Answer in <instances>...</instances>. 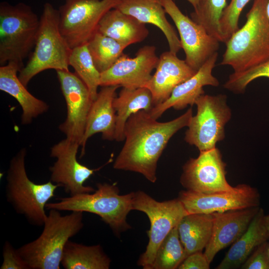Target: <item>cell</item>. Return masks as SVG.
Here are the masks:
<instances>
[{"label": "cell", "instance_id": "obj_1", "mask_svg": "<svg viewBox=\"0 0 269 269\" xmlns=\"http://www.w3.org/2000/svg\"><path fill=\"white\" fill-rule=\"evenodd\" d=\"M192 116L191 108L166 122H158L144 110L133 114L126 122L125 142L114 168L139 173L149 181L155 182L157 162L163 150L176 132L188 127Z\"/></svg>", "mask_w": 269, "mask_h": 269}, {"label": "cell", "instance_id": "obj_2", "mask_svg": "<svg viewBox=\"0 0 269 269\" xmlns=\"http://www.w3.org/2000/svg\"><path fill=\"white\" fill-rule=\"evenodd\" d=\"M268 0H254L244 25L225 43L220 65L240 73L269 60V19Z\"/></svg>", "mask_w": 269, "mask_h": 269}, {"label": "cell", "instance_id": "obj_3", "mask_svg": "<svg viewBox=\"0 0 269 269\" xmlns=\"http://www.w3.org/2000/svg\"><path fill=\"white\" fill-rule=\"evenodd\" d=\"M48 211L39 237L17 249L29 269H60L67 242L84 227L82 212L62 215L56 209Z\"/></svg>", "mask_w": 269, "mask_h": 269}, {"label": "cell", "instance_id": "obj_4", "mask_svg": "<svg viewBox=\"0 0 269 269\" xmlns=\"http://www.w3.org/2000/svg\"><path fill=\"white\" fill-rule=\"evenodd\" d=\"M26 153V149L22 148L10 160L6 176V199L29 224L43 226L47 215L46 205L60 187L50 180L41 184L31 181L25 167Z\"/></svg>", "mask_w": 269, "mask_h": 269}, {"label": "cell", "instance_id": "obj_5", "mask_svg": "<svg viewBox=\"0 0 269 269\" xmlns=\"http://www.w3.org/2000/svg\"><path fill=\"white\" fill-rule=\"evenodd\" d=\"M97 189L85 193L58 199L55 202H48L46 209L60 211H79L95 214L107 224L117 236L130 229L127 221L129 213L133 210L134 192L120 195L116 184L97 183Z\"/></svg>", "mask_w": 269, "mask_h": 269}, {"label": "cell", "instance_id": "obj_6", "mask_svg": "<svg viewBox=\"0 0 269 269\" xmlns=\"http://www.w3.org/2000/svg\"><path fill=\"white\" fill-rule=\"evenodd\" d=\"M60 13L51 3L44 4L33 51L18 78L26 87L36 75L48 69L69 70L72 50L60 28Z\"/></svg>", "mask_w": 269, "mask_h": 269}, {"label": "cell", "instance_id": "obj_7", "mask_svg": "<svg viewBox=\"0 0 269 269\" xmlns=\"http://www.w3.org/2000/svg\"><path fill=\"white\" fill-rule=\"evenodd\" d=\"M40 18L30 6L0 2V66L12 62L23 68V60L34 48Z\"/></svg>", "mask_w": 269, "mask_h": 269}, {"label": "cell", "instance_id": "obj_8", "mask_svg": "<svg viewBox=\"0 0 269 269\" xmlns=\"http://www.w3.org/2000/svg\"><path fill=\"white\" fill-rule=\"evenodd\" d=\"M132 205L133 210L142 212L147 216L150 224L147 231L148 243L137 265L144 269H152L160 245L188 213L178 198L159 202L142 191L134 192Z\"/></svg>", "mask_w": 269, "mask_h": 269}, {"label": "cell", "instance_id": "obj_9", "mask_svg": "<svg viewBox=\"0 0 269 269\" xmlns=\"http://www.w3.org/2000/svg\"><path fill=\"white\" fill-rule=\"evenodd\" d=\"M224 94H203L195 101L197 113L192 116L184 139L200 151L216 147L217 142L225 137V126L232 113Z\"/></svg>", "mask_w": 269, "mask_h": 269}, {"label": "cell", "instance_id": "obj_10", "mask_svg": "<svg viewBox=\"0 0 269 269\" xmlns=\"http://www.w3.org/2000/svg\"><path fill=\"white\" fill-rule=\"evenodd\" d=\"M120 0H66L60 6L61 32L72 49L87 43L97 31L100 21Z\"/></svg>", "mask_w": 269, "mask_h": 269}, {"label": "cell", "instance_id": "obj_11", "mask_svg": "<svg viewBox=\"0 0 269 269\" xmlns=\"http://www.w3.org/2000/svg\"><path fill=\"white\" fill-rule=\"evenodd\" d=\"M226 164L216 147L200 151L196 158H190L183 166L181 184L186 190L204 193L233 190L227 181Z\"/></svg>", "mask_w": 269, "mask_h": 269}, {"label": "cell", "instance_id": "obj_12", "mask_svg": "<svg viewBox=\"0 0 269 269\" xmlns=\"http://www.w3.org/2000/svg\"><path fill=\"white\" fill-rule=\"evenodd\" d=\"M165 12L173 21L179 33L185 61L197 71L214 53L218 52L220 41L205 29L184 14L173 0H163Z\"/></svg>", "mask_w": 269, "mask_h": 269}, {"label": "cell", "instance_id": "obj_13", "mask_svg": "<svg viewBox=\"0 0 269 269\" xmlns=\"http://www.w3.org/2000/svg\"><path fill=\"white\" fill-rule=\"evenodd\" d=\"M178 199L188 214H212L258 207L260 195L255 187L239 184L232 191L204 193L188 190L179 192Z\"/></svg>", "mask_w": 269, "mask_h": 269}, {"label": "cell", "instance_id": "obj_14", "mask_svg": "<svg viewBox=\"0 0 269 269\" xmlns=\"http://www.w3.org/2000/svg\"><path fill=\"white\" fill-rule=\"evenodd\" d=\"M56 71L67 107L66 119L59 129L66 138L81 145L93 101L87 86L75 73Z\"/></svg>", "mask_w": 269, "mask_h": 269}, {"label": "cell", "instance_id": "obj_15", "mask_svg": "<svg viewBox=\"0 0 269 269\" xmlns=\"http://www.w3.org/2000/svg\"><path fill=\"white\" fill-rule=\"evenodd\" d=\"M80 145L65 138L51 148L50 156L56 158L49 167L50 181L62 187L69 196L91 193L95 189L85 182L98 170L79 162L77 155Z\"/></svg>", "mask_w": 269, "mask_h": 269}, {"label": "cell", "instance_id": "obj_16", "mask_svg": "<svg viewBox=\"0 0 269 269\" xmlns=\"http://www.w3.org/2000/svg\"><path fill=\"white\" fill-rule=\"evenodd\" d=\"M158 60L155 47L153 45L141 47L134 57L123 53L109 69L101 73L100 86L145 87Z\"/></svg>", "mask_w": 269, "mask_h": 269}, {"label": "cell", "instance_id": "obj_17", "mask_svg": "<svg viewBox=\"0 0 269 269\" xmlns=\"http://www.w3.org/2000/svg\"><path fill=\"white\" fill-rule=\"evenodd\" d=\"M260 208L212 213V233L203 252L210 263L219 252L232 245L245 232Z\"/></svg>", "mask_w": 269, "mask_h": 269}, {"label": "cell", "instance_id": "obj_18", "mask_svg": "<svg viewBox=\"0 0 269 269\" xmlns=\"http://www.w3.org/2000/svg\"><path fill=\"white\" fill-rule=\"evenodd\" d=\"M218 56V52L211 56L194 75L177 86L167 100L154 106L149 112L150 115L157 120L169 108L180 110L188 105L192 106L200 96L205 94L204 86H218L219 82L212 74Z\"/></svg>", "mask_w": 269, "mask_h": 269}, {"label": "cell", "instance_id": "obj_19", "mask_svg": "<svg viewBox=\"0 0 269 269\" xmlns=\"http://www.w3.org/2000/svg\"><path fill=\"white\" fill-rule=\"evenodd\" d=\"M155 69L145 87L151 93L153 107L167 100L177 86L197 72L169 50L161 54Z\"/></svg>", "mask_w": 269, "mask_h": 269}, {"label": "cell", "instance_id": "obj_20", "mask_svg": "<svg viewBox=\"0 0 269 269\" xmlns=\"http://www.w3.org/2000/svg\"><path fill=\"white\" fill-rule=\"evenodd\" d=\"M119 86H102L89 111L84 134L81 143V156L85 153L89 138L97 133L102 134V138L112 140L115 138L116 112L113 102Z\"/></svg>", "mask_w": 269, "mask_h": 269}, {"label": "cell", "instance_id": "obj_21", "mask_svg": "<svg viewBox=\"0 0 269 269\" xmlns=\"http://www.w3.org/2000/svg\"><path fill=\"white\" fill-rule=\"evenodd\" d=\"M115 8L157 27L165 35L170 52L176 54L181 48L177 33L166 18L163 0H120Z\"/></svg>", "mask_w": 269, "mask_h": 269}, {"label": "cell", "instance_id": "obj_22", "mask_svg": "<svg viewBox=\"0 0 269 269\" xmlns=\"http://www.w3.org/2000/svg\"><path fill=\"white\" fill-rule=\"evenodd\" d=\"M21 68L17 63L10 62L0 67V90L13 97L22 109L21 123L30 124L34 119L45 113L49 109L48 104L32 95L18 78Z\"/></svg>", "mask_w": 269, "mask_h": 269}, {"label": "cell", "instance_id": "obj_23", "mask_svg": "<svg viewBox=\"0 0 269 269\" xmlns=\"http://www.w3.org/2000/svg\"><path fill=\"white\" fill-rule=\"evenodd\" d=\"M269 240L264 209L260 208L245 232L232 245L216 269H233L241 267L260 244Z\"/></svg>", "mask_w": 269, "mask_h": 269}, {"label": "cell", "instance_id": "obj_24", "mask_svg": "<svg viewBox=\"0 0 269 269\" xmlns=\"http://www.w3.org/2000/svg\"><path fill=\"white\" fill-rule=\"evenodd\" d=\"M97 31L126 47L142 41L149 34L145 24L116 8L110 10L104 15Z\"/></svg>", "mask_w": 269, "mask_h": 269}, {"label": "cell", "instance_id": "obj_25", "mask_svg": "<svg viewBox=\"0 0 269 269\" xmlns=\"http://www.w3.org/2000/svg\"><path fill=\"white\" fill-rule=\"evenodd\" d=\"M116 112V125L114 139H125L124 130L127 121L134 114L144 110L149 112L153 107L152 97L146 87L123 88L113 102Z\"/></svg>", "mask_w": 269, "mask_h": 269}, {"label": "cell", "instance_id": "obj_26", "mask_svg": "<svg viewBox=\"0 0 269 269\" xmlns=\"http://www.w3.org/2000/svg\"><path fill=\"white\" fill-rule=\"evenodd\" d=\"M213 225V214H188L177 226L180 240L186 257L202 251L211 238Z\"/></svg>", "mask_w": 269, "mask_h": 269}, {"label": "cell", "instance_id": "obj_27", "mask_svg": "<svg viewBox=\"0 0 269 269\" xmlns=\"http://www.w3.org/2000/svg\"><path fill=\"white\" fill-rule=\"evenodd\" d=\"M111 261L100 245L67 242L61 261L65 269H108Z\"/></svg>", "mask_w": 269, "mask_h": 269}, {"label": "cell", "instance_id": "obj_28", "mask_svg": "<svg viewBox=\"0 0 269 269\" xmlns=\"http://www.w3.org/2000/svg\"><path fill=\"white\" fill-rule=\"evenodd\" d=\"M69 64L87 86L94 101L97 96L98 87L100 86L101 73L94 63L87 43L72 49Z\"/></svg>", "mask_w": 269, "mask_h": 269}, {"label": "cell", "instance_id": "obj_29", "mask_svg": "<svg viewBox=\"0 0 269 269\" xmlns=\"http://www.w3.org/2000/svg\"><path fill=\"white\" fill-rule=\"evenodd\" d=\"M87 44L94 63L101 73L109 69L122 56L126 48L98 31Z\"/></svg>", "mask_w": 269, "mask_h": 269}, {"label": "cell", "instance_id": "obj_30", "mask_svg": "<svg viewBox=\"0 0 269 269\" xmlns=\"http://www.w3.org/2000/svg\"><path fill=\"white\" fill-rule=\"evenodd\" d=\"M226 6V0H200L190 17L220 42H224L219 21Z\"/></svg>", "mask_w": 269, "mask_h": 269}, {"label": "cell", "instance_id": "obj_31", "mask_svg": "<svg viewBox=\"0 0 269 269\" xmlns=\"http://www.w3.org/2000/svg\"><path fill=\"white\" fill-rule=\"evenodd\" d=\"M186 258L179 238L177 226L174 227L160 245L152 269H175Z\"/></svg>", "mask_w": 269, "mask_h": 269}, {"label": "cell", "instance_id": "obj_32", "mask_svg": "<svg viewBox=\"0 0 269 269\" xmlns=\"http://www.w3.org/2000/svg\"><path fill=\"white\" fill-rule=\"evenodd\" d=\"M261 77L269 78V60L245 71L230 75L223 86L236 94L243 93L248 85Z\"/></svg>", "mask_w": 269, "mask_h": 269}, {"label": "cell", "instance_id": "obj_33", "mask_svg": "<svg viewBox=\"0 0 269 269\" xmlns=\"http://www.w3.org/2000/svg\"><path fill=\"white\" fill-rule=\"evenodd\" d=\"M250 0H231L224 8L219 23L224 43L239 29V20L242 11Z\"/></svg>", "mask_w": 269, "mask_h": 269}, {"label": "cell", "instance_id": "obj_34", "mask_svg": "<svg viewBox=\"0 0 269 269\" xmlns=\"http://www.w3.org/2000/svg\"><path fill=\"white\" fill-rule=\"evenodd\" d=\"M242 269H269V242L258 246L241 266Z\"/></svg>", "mask_w": 269, "mask_h": 269}, {"label": "cell", "instance_id": "obj_35", "mask_svg": "<svg viewBox=\"0 0 269 269\" xmlns=\"http://www.w3.org/2000/svg\"><path fill=\"white\" fill-rule=\"evenodd\" d=\"M2 257L0 269H29L17 249L8 241H6L3 246Z\"/></svg>", "mask_w": 269, "mask_h": 269}, {"label": "cell", "instance_id": "obj_36", "mask_svg": "<svg viewBox=\"0 0 269 269\" xmlns=\"http://www.w3.org/2000/svg\"><path fill=\"white\" fill-rule=\"evenodd\" d=\"M210 263L202 251L188 256L179 266L178 269H209Z\"/></svg>", "mask_w": 269, "mask_h": 269}, {"label": "cell", "instance_id": "obj_37", "mask_svg": "<svg viewBox=\"0 0 269 269\" xmlns=\"http://www.w3.org/2000/svg\"><path fill=\"white\" fill-rule=\"evenodd\" d=\"M186 0L188 1L193 6V8H194L196 6V5L199 3L200 0Z\"/></svg>", "mask_w": 269, "mask_h": 269}, {"label": "cell", "instance_id": "obj_38", "mask_svg": "<svg viewBox=\"0 0 269 269\" xmlns=\"http://www.w3.org/2000/svg\"><path fill=\"white\" fill-rule=\"evenodd\" d=\"M266 223L269 232V214L267 215H266Z\"/></svg>", "mask_w": 269, "mask_h": 269}, {"label": "cell", "instance_id": "obj_39", "mask_svg": "<svg viewBox=\"0 0 269 269\" xmlns=\"http://www.w3.org/2000/svg\"><path fill=\"white\" fill-rule=\"evenodd\" d=\"M267 13L269 19V0H268L267 4Z\"/></svg>", "mask_w": 269, "mask_h": 269}]
</instances>
